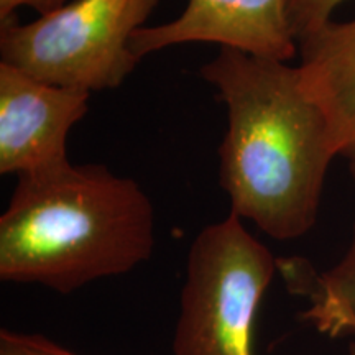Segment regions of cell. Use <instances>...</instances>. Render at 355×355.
<instances>
[{
    "instance_id": "obj_1",
    "label": "cell",
    "mask_w": 355,
    "mask_h": 355,
    "mask_svg": "<svg viewBox=\"0 0 355 355\" xmlns=\"http://www.w3.org/2000/svg\"><path fill=\"white\" fill-rule=\"evenodd\" d=\"M227 109L219 146V184L230 214L277 241L308 234L324 181L340 150L300 66L219 48L201 68Z\"/></svg>"
},
{
    "instance_id": "obj_6",
    "label": "cell",
    "mask_w": 355,
    "mask_h": 355,
    "mask_svg": "<svg viewBox=\"0 0 355 355\" xmlns=\"http://www.w3.org/2000/svg\"><path fill=\"white\" fill-rule=\"evenodd\" d=\"M186 43H214L279 61H291L298 51L288 0H188L176 19L133 35L132 50L141 60Z\"/></svg>"
},
{
    "instance_id": "obj_11",
    "label": "cell",
    "mask_w": 355,
    "mask_h": 355,
    "mask_svg": "<svg viewBox=\"0 0 355 355\" xmlns=\"http://www.w3.org/2000/svg\"><path fill=\"white\" fill-rule=\"evenodd\" d=\"M66 0H0V21L12 19L19 8H32L38 15L63 7Z\"/></svg>"
},
{
    "instance_id": "obj_3",
    "label": "cell",
    "mask_w": 355,
    "mask_h": 355,
    "mask_svg": "<svg viewBox=\"0 0 355 355\" xmlns=\"http://www.w3.org/2000/svg\"><path fill=\"white\" fill-rule=\"evenodd\" d=\"M159 0H73L37 20L0 21V63L53 86L117 89L140 58L132 38Z\"/></svg>"
},
{
    "instance_id": "obj_13",
    "label": "cell",
    "mask_w": 355,
    "mask_h": 355,
    "mask_svg": "<svg viewBox=\"0 0 355 355\" xmlns=\"http://www.w3.org/2000/svg\"><path fill=\"white\" fill-rule=\"evenodd\" d=\"M350 355H355V344H352V347H350Z\"/></svg>"
},
{
    "instance_id": "obj_10",
    "label": "cell",
    "mask_w": 355,
    "mask_h": 355,
    "mask_svg": "<svg viewBox=\"0 0 355 355\" xmlns=\"http://www.w3.org/2000/svg\"><path fill=\"white\" fill-rule=\"evenodd\" d=\"M0 355H78L40 334L0 331Z\"/></svg>"
},
{
    "instance_id": "obj_5",
    "label": "cell",
    "mask_w": 355,
    "mask_h": 355,
    "mask_svg": "<svg viewBox=\"0 0 355 355\" xmlns=\"http://www.w3.org/2000/svg\"><path fill=\"white\" fill-rule=\"evenodd\" d=\"M89 97L0 63V173L37 175L69 163L66 141Z\"/></svg>"
},
{
    "instance_id": "obj_2",
    "label": "cell",
    "mask_w": 355,
    "mask_h": 355,
    "mask_svg": "<svg viewBox=\"0 0 355 355\" xmlns=\"http://www.w3.org/2000/svg\"><path fill=\"white\" fill-rule=\"evenodd\" d=\"M155 229L148 194L105 165L19 176L0 216V279L68 295L145 263Z\"/></svg>"
},
{
    "instance_id": "obj_4",
    "label": "cell",
    "mask_w": 355,
    "mask_h": 355,
    "mask_svg": "<svg viewBox=\"0 0 355 355\" xmlns=\"http://www.w3.org/2000/svg\"><path fill=\"white\" fill-rule=\"evenodd\" d=\"M278 260L237 216L209 224L189 247L175 355H254L257 314Z\"/></svg>"
},
{
    "instance_id": "obj_12",
    "label": "cell",
    "mask_w": 355,
    "mask_h": 355,
    "mask_svg": "<svg viewBox=\"0 0 355 355\" xmlns=\"http://www.w3.org/2000/svg\"><path fill=\"white\" fill-rule=\"evenodd\" d=\"M349 170H350V175H352L354 183H355V158L349 159Z\"/></svg>"
},
{
    "instance_id": "obj_8",
    "label": "cell",
    "mask_w": 355,
    "mask_h": 355,
    "mask_svg": "<svg viewBox=\"0 0 355 355\" xmlns=\"http://www.w3.org/2000/svg\"><path fill=\"white\" fill-rule=\"evenodd\" d=\"M278 270L296 291L311 298V308L303 318L329 337L355 334V225L347 254L334 268L322 275L306 273L296 260H278Z\"/></svg>"
},
{
    "instance_id": "obj_7",
    "label": "cell",
    "mask_w": 355,
    "mask_h": 355,
    "mask_svg": "<svg viewBox=\"0 0 355 355\" xmlns=\"http://www.w3.org/2000/svg\"><path fill=\"white\" fill-rule=\"evenodd\" d=\"M304 86L329 117L340 155L355 158V15L298 43Z\"/></svg>"
},
{
    "instance_id": "obj_9",
    "label": "cell",
    "mask_w": 355,
    "mask_h": 355,
    "mask_svg": "<svg viewBox=\"0 0 355 355\" xmlns=\"http://www.w3.org/2000/svg\"><path fill=\"white\" fill-rule=\"evenodd\" d=\"M345 0H288V21L296 43L334 20V13Z\"/></svg>"
}]
</instances>
